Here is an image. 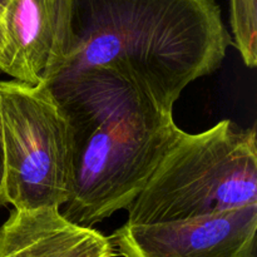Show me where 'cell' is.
I'll return each mask as SVG.
<instances>
[{
    "label": "cell",
    "mask_w": 257,
    "mask_h": 257,
    "mask_svg": "<svg viewBox=\"0 0 257 257\" xmlns=\"http://www.w3.org/2000/svg\"><path fill=\"white\" fill-rule=\"evenodd\" d=\"M3 185H4V145H3V127L0 115V206H4L3 201Z\"/></svg>",
    "instance_id": "9"
},
{
    "label": "cell",
    "mask_w": 257,
    "mask_h": 257,
    "mask_svg": "<svg viewBox=\"0 0 257 257\" xmlns=\"http://www.w3.org/2000/svg\"><path fill=\"white\" fill-rule=\"evenodd\" d=\"M231 44L213 0H65L60 62L50 80L105 70L172 115L182 90L216 72Z\"/></svg>",
    "instance_id": "1"
},
{
    "label": "cell",
    "mask_w": 257,
    "mask_h": 257,
    "mask_svg": "<svg viewBox=\"0 0 257 257\" xmlns=\"http://www.w3.org/2000/svg\"><path fill=\"white\" fill-rule=\"evenodd\" d=\"M257 205L190 220L118 227L123 257H256Z\"/></svg>",
    "instance_id": "5"
},
{
    "label": "cell",
    "mask_w": 257,
    "mask_h": 257,
    "mask_svg": "<svg viewBox=\"0 0 257 257\" xmlns=\"http://www.w3.org/2000/svg\"><path fill=\"white\" fill-rule=\"evenodd\" d=\"M65 0H5L0 70L14 80L48 83L60 62Z\"/></svg>",
    "instance_id": "6"
},
{
    "label": "cell",
    "mask_w": 257,
    "mask_h": 257,
    "mask_svg": "<svg viewBox=\"0 0 257 257\" xmlns=\"http://www.w3.org/2000/svg\"><path fill=\"white\" fill-rule=\"evenodd\" d=\"M69 120L73 187L62 215L94 227L127 208L181 132L128 83L87 69L45 83Z\"/></svg>",
    "instance_id": "2"
},
{
    "label": "cell",
    "mask_w": 257,
    "mask_h": 257,
    "mask_svg": "<svg viewBox=\"0 0 257 257\" xmlns=\"http://www.w3.org/2000/svg\"><path fill=\"white\" fill-rule=\"evenodd\" d=\"M257 205L255 128L223 119L205 132L181 130L145 188L128 225L173 222Z\"/></svg>",
    "instance_id": "3"
},
{
    "label": "cell",
    "mask_w": 257,
    "mask_h": 257,
    "mask_svg": "<svg viewBox=\"0 0 257 257\" xmlns=\"http://www.w3.org/2000/svg\"><path fill=\"white\" fill-rule=\"evenodd\" d=\"M230 23L232 43L243 63L255 68L257 63V0H231Z\"/></svg>",
    "instance_id": "8"
},
{
    "label": "cell",
    "mask_w": 257,
    "mask_h": 257,
    "mask_svg": "<svg viewBox=\"0 0 257 257\" xmlns=\"http://www.w3.org/2000/svg\"><path fill=\"white\" fill-rule=\"evenodd\" d=\"M3 201L14 210L62 208L73 187L69 120L45 83L0 80Z\"/></svg>",
    "instance_id": "4"
},
{
    "label": "cell",
    "mask_w": 257,
    "mask_h": 257,
    "mask_svg": "<svg viewBox=\"0 0 257 257\" xmlns=\"http://www.w3.org/2000/svg\"><path fill=\"white\" fill-rule=\"evenodd\" d=\"M109 237L70 222L59 208L14 210L0 227V257H114Z\"/></svg>",
    "instance_id": "7"
},
{
    "label": "cell",
    "mask_w": 257,
    "mask_h": 257,
    "mask_svg": "<svg viewBox=\"0 0 257 257\" xmlns=\"http://www.w3.org/2000/svg\"><path fill=\"white\" fill-rule=\"evenodd\" d=\"M3 45H4V39H3L2 23H0V59H2V54H3Z\"/></svg>",
    "instance_id": "10"
}]
</instances>
